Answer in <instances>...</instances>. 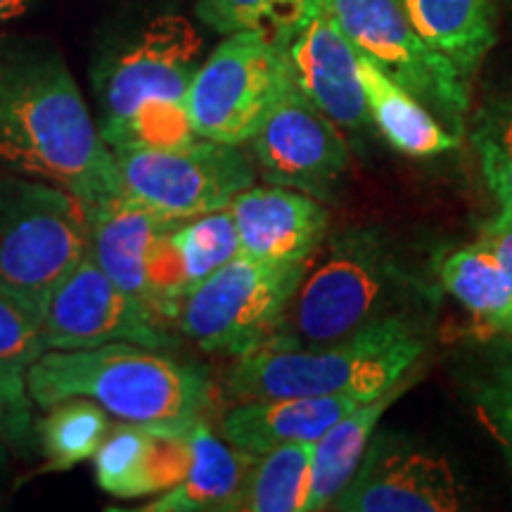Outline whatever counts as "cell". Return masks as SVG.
Segmentation results:
<instances>
[{
  "label": "cell",
  "mask_w": 512,
  "mask_h": 512,
  "mask_svg": "<svg viewBox=\"0 0 512 512\" xmlns=\"http://www.w3.org/2000/svg\"><path fill=\"white\" fill-rule=\"evenodd\" d=\"M323 10L358 53L430 107L448 131L463 136L470 112L467 79L418 34L403 0H323Z\"/></svg>",
  "instance_id": "obj_10"
},
{
  "label": "cell",
  "mask_w": 512,
  "mask_h": 512,
  "mask_svg": "<svg viewBox=\"0 0 512 512\" xmlns=\"http://www.w3.org/2000/svg\"><path fill=\"white\" fill-rule=\"evenodd\" d=\"M256 171L320 202H330L347 176L351 155L342 128L311 105L290 81L280 100L249 140Z\"/></svg>",
  "instance_id": "obj_12"
},
{
  "label": "cell",
  "mask_w": 512,
  "mask_h": 512,
  "mask_svg": "<svg viewBox=\"0 0 512 512\" xmlns=\"http://www.w3.org/2000/svg\"><path fill=\"white\" fill-rule=\"evenodd\" d=\"M467 392L484 430L491 434L512 470V337L494 339L467 377Z\"/></svg>",
  "instance_id": "obj_27"
},
{
  "label": "cell",
  "mask_w": 512,
  "mask_h": 512,
  "mask_svg": "<svg viewBox=\"0 0 512 512\" xmlns=\"http://www.w3.org/2000/svg\"><path fill=\"white\" fill-rule=\"evenodd\" d=\"M323 10V0H197V17L219 34L261 31L290 38Z\"/></svg>",
  "instance_id": "obj_28"
},
{
  "label": "cell",
  "mask_w": 512,
  "mask_h": 512,
  "mask_svg": "<svg viewBox=\"0 0 512 512\" xmlns=\"http://www.w3.org/2000/svg\"><path fill=\"white\" fill-rule=\"evenodd\" d=\"M465 489L451 463L403 434L375 432L347 489L330 510L339 512H456Z\"/></svg>",
  "instance_id": "obj_13"
},
{
  "label": "cell",
  "mask_w": 512,
  "mask_h": 512,
  "mask_svg": "<svg viewBox=\"0 0 512 512\" xmlns=\"http://www.w3.org/2000/svg\"><path fill=\"white\" fill-rule=\"evenodd\" d=\"M31 0H0V22H8L29 10Z\"/></svg>",
  "instance_id": "obj_33"
},
{
  "label": "cell",
  "mask_w": 512,
  "mask_h": 512,
  "mask_svg": "<svg viewBox=\"0 0 512 512\" xmlns=\"http://www.w3.org/2000/svg\"><path fill=\"white\" fill-rule=\"evenodd\" d=\"M287 43L261 31L228 34L200 64L188 91V117L197 138L245 145L290 86Z\"/></svg>",
  "instance_id": "obj_8"
},
{
  "label": "cell",
  "mask_w": 512,
  "mask_h": 512,
  "mask_svg": "<svg viewBox=\"0 0 512 512\" xmlns=\"http://www.w3.org/2000/svg\"><path fill=\"white\" fill-rule=\"evenodd\" d=\"M313 444H287L256 456L235 512H309Z\"/></svg>",
  "instance_id": "obj_24"
},
{
  "label": "cell",
  "mask_w": 512,
  "mask_h": 512,
  "mask_svg": "<svg viewBox=\"0 0 512 512\" xmlns=\"http://www.w3.org/2000/svg\"><path fill=\"white\" fill-rule=\"evenodd\" d=\"M240 252L266 261H309L328 238L323 202L283 185H249L230 202Z\"/></svg>",
  "instance_id": "obj_15"
},
{
  "label": "cell",
  "mask_w": 512,
  "mask_h": 512,
  "mask_svg": "<svg viewBox=\"0 0 512 512\" xmlns=\"http://www.w3.org/2000/svg\"><path fill=\"white\" fill-rule=\"evenodd\" d=\"M413 27L470 79L496 43L494 0H403Z\"/></svg>",
  "instance_id": "obj_22"
},
{
  "label": "cell",
  "mask_w": 512,
  "mask_h": 512,
  "mask_svg": "<svg viewBox=\"0 0 512 512\" xmlns=\"http://www.w3.org/2000/svg\"><path fill=\"white\" fill-rule=\"evenodd\" d=\"M361 403L366 401L347 394L242 401L223 415L221 437L254 456L287 444H313Z\"/></svg>",
  "instance_id": "obj_18"
},
{
  "label": "cell",
  "mask_w": 512,
  "mask_h": 512,
  "mask_svg": "<svg viewBox=\"0 0 512 512\" xmlns=\"http://www.w3.org/2000/svg\"><path fill=\"white\" fill-rule=\"evenodd\" d=\"M484 181L501 207L512 209V93L486 102L472 131Z\"/></svg>",
  "instance_id": "obj_29"
},
{
  "label": "cell",
  "mask_w": 512,
  "mask_h": 512,
  "mask_svg": "<svg viewBox=\"0 0 512 512\" xmlns=\"http://www.w3.org/2000/svg\"><path fill=\"white\" fill-rule=\"evenodd\" d=\"M256 463L254 453L240 451L221 434L197 422L190 430V467L176 486L164 491L145 512H235L249 472Z\"/></svg>",
  "instance_id": "obj_19"
},
{
  "label": "cell",
  "mask_w": 512,
  "mask_h": 512,
  "mask_svg": "<svg viewBox=\"0 0 512 512\" xmlns=\"http://www.w3.org/2000/svg\"><path fill=\"white\" fill-rule=\"evenodd\" d=\"M34 406L48 411L83 396L131 425L190 432L214 406L207 368L169 349L114 342L91 349H50L27 370Z\"/></svg>",
  "instance_id": "obj_2"
},
{
  "label": "cell",
  "mask_w": 512,
  "mask_h": 512,
  "mask_svg": "<svg viewBox=\"0 0 512 512\" xmlns=\"http://www.w3.org/2000/svg\"><path fill=\"white\" fill-rule=\"evenodd\" d=\"M411 380L413 377L408 373L403 380L384 389L380 396L361 403L342 420H337L323 437L313 441L309 512L330 510L335 498L347 489L363 456H366V448L370 439L375 437L384 411L399 399Z\"/></svg>",
  "instance_id": "obj_21"
},
{
  "label": "cell",
  "mask_w": 512,
  "mask_h": 512,
  "mask_svg": "<svg viewBox=\"0 0 512 512\" xmlns=\"http://www.w3.org/2000/svg\"><path fill=\"white\" fill-rule=\"evenodd\" d=\"M294 86L342 131L370 124L366 93L358 72V50L320 10L287 43Z\"/></svg>",
  "instance_id": "obj_14"
},
{
  "label": "cell",
  "mask_w": 512,
  "mask_h": 512,
  "mask_svg": "<svg viewBox=\"0 0 512 512\" xmlns=\"http://www.w3.org/2000/svg\"><path fill=\"white\" fill-rule=\"evenodd\" d=\"M427 339L420 318L394 316L320 347L266 342L230 363L223 392L233 403L347 394L370 401L413 373Z\"/></svg>",
  "instance_id": "obj_4"
},
{
  "label": "cell",
  "mask_w": 512,
  "mask_h": 512,
  "mask_svg": "<svg viewBox=\"0 0 512 512\" xmlns=\"http://www.w3.org/2000/svg\"><path fill=\"white\" fill-rule=\"evenodd\" d=\"M477 240H482L494 252L498 266H501L505 280H508L512 290V209L501 207L494 219L484 223Z\"/></svg>",
  "instance_id": "obj_32"
},
{
  "label": "cell",
  "mask_w": 512,
  "mask_h": 512,
  "mask_svg": "<svg viewBox=\"0 0 512 512\" xmlns=\"http://www.w3.org/2000/svg\"><path fill=\"white\" fill-rule=\"evenodd\" d=\"M190 432H166L121 422L95 453V477L114 498H143L169 491L188 475Z\"/></svg>",
  "instance_id": "obj_16"
},
{
  "label": "cell",
  "mask_w": 512,
  "mask_h": 512,
  "mask_svg": "<svg viewBox=\"0 0 512 512\" xmlns=\"http://www.w3.org/2000/svg\"><path fill=\"white\" fill-rule=\"evenodd\" d=\"M43 354L46 344L41 335V316L0 287V368L27 375Z\"/></svg>",
  "instance_id": "obj_30"
},
{
  "label": "cell",
  "mask_w": 512,
  "mask_h": 512,
  "mask_svg": "<svg viewBox=\"0 0 512 512\" xmlns=\"http://www.w3.org/2000/svg\"><path fill=\"white\" fill-rule=\"evenodd\" d=\"M0 169L46 178L91 207L121 195L114 152L67 62L36 38L0 36Z\"/></svg>",
  "instance_id": "obj_1"
},
{
  "label": "cell",
  "mask_w": 512,
  "mask_h": 512,
  "mask_svg": "<svg viewBox=\"0 0 512 512\" xmlns=\"http://www.w3.org/2000/svg\"><path fill=\"white\" fill-rule=\"evenodd\" d=\"M121 195L171 221L228 209L256 181L254 159L242 145L195 138L181 147H126L114 152Z\"/></svg>",
  "instance_id": "obj_9"
},
{
  "label": "cell",
  "mask_w": 512,
  "mask_h": 512,
  "mask_svg": "<svg viewBox=\"0 0 512 512\" xmlns=\"http://www.w3.org/2000/svg\"><path fill=\"white\" fill-rule=\"evenodd\" d=\"M171 252L188 297L211 273L240 254L238 228L230 209L178 223L171 233Z\"/></svg>",
  "instance_id": "obj_26"
},
{
  "label": "cell",
  "mask_w": 512,
  "mask_h": 512,
  "mask_svg": "<svg viewBox=\"0 0 512 512\" xmlns=\"http://www.w3.org/2000/svg\"><path fill=\"white\" fill-rule=\"evenodd\" d=\"M91 235V204L46 178L0 169V287L41 318L91 252Z\"/></svg>",
  "instance_id": "obj_6"
},
{
  "label": "cell",
  "mask_w": 512,
  "mask_h": 512,
  "mask_svg": "<svg viewBox=\"0 0 512 512\" xmlns=\"http://www.w3.org/2000/svg\"><path fill=\"white\" fill-rule=\"evenodd\" d=\"M178 223L181 221L166 219L145 204L119 195L93 207L91 256L112 283L155 311L147 271L159 240Z\"/></svg>",
  "instance_id": "obj_17"
},
{
  "label": "cell",
  "mask_w": 512,
  "mask_h": 512,
  "mask_svg": "<svg viewBox=\"0 0 512 512\" xmlns=\"http://www.w3.org/2000/svg\"><path fill=\"white\" fill-rule=\"evenodd\" d=\"M110 430V413L91 399L74 396L50 406L46 418L36 425L46 470L64 472L95 458Z\"/></svg>",
  "instance_id": "obj_25"
},
{
  "label": "cell",
  "mask_w": 512,
  "mask_h": 512,
  "mask_svg": "<svg viewBox=\"0 0 512 512\" xmlns=\"http://www.w3.org/2000/svg\"><path fill=\"white\" fill-rule=\"evenodd\" d=\"M202 41L188 19H152L107 64L98 81V131L112 152L126 147H181L197 138L188 117L190 83Z\"/></svg>",
  "instance_id": "obj_5"
},
{
  "label": "cell",
  "mask_w": 512,
  "mask_h": 512,
  "mask_svg": "<svg viewBox=\"0 0 512 512\" xmlns=\"http://www.w3.org/2000/svg\"><path fill=\"white\" fill-rule=\"evenodd\" d=\"M309 261L238 254L183 299L176 328L207 354L242 356L273 337Z\"/></svg>",
  "instance_id": "obj_7"
},
{
  "label": "cell",
  "mask_w": 512,
  "mask_h": 512,
  "mask_svg": "<svg viewBox=\"0 0 512 512\" xmlns=\"http://www.w3.org/2000/svg\"><path fill=\"white\" fill-rule=\"evenodd\" d=\"M358 72H361L370 121L389 147L418 159L437 157L458 147L460 136L448 131L430 107L422 105L411 91H406L380 64L363 53H358Z\"/></svg>",
  "instance_id": "obj_20"
},
{
  "label": "cell",
  "mask_w": 512,
  "mask_h": 512,
  "mask_svg": "<svg viewBox=\"0 0 512 512\" xmlns=\"http://www.w3.org/2000/svg\"><path fill=\"white\" fill-rule=\"evenodd\" d=\"M31 408L34 401L24 373L0 368V446L24 453L36 427Z\"/></svg>",
  "instance_id": "obj_31"
},
{
  "label": "cell",
  "mask_w": 512,
  "mask_h": 512,
  "mask_svg": "<svg viewBox=\"0 0 512 512\" xmlns=\"http://www.w3.org/2000/svg\"><path fill=\"white\" fill-rule=\"evenodd\" d=\"M41 335L46 351L91 349L114 342L150 349L178 347L169 323L112 283L91 252L50 294Z\"/></svg>",
  "instance_id": "obj_11"
},
{
  "label": "cell",
  "mask_w": 512,
  "mask_h": 512,
  "mask_svg": "<svg viewBox=\"0 0 512 512\" xmlns=\"http://www.w3.org/2000/svg\"><path fill=\"white\" fill-rule=\"evenodd\" d=\"M437 278L484 328L512 337V290L494 252L482 240L451 249L439 261Z\"/></svg>",
  "instance_id": "obj_23"
},
{
  "label": "cell",
  "mask_w": 512,
  "mask_h": 512,
  "mask_svg": "<svg viewBox=\"0 0 512 512\" xmlns=\"http://www.w3.org/2000/svg\"><path fill=\"white\" fill-rule=\"evenodd\" d=\"M434 290L399 259L377 230L351 228L325 238L268 342L320 347L377 320L420 318ZM266 344V342H264Z\"/></svg>",
  "instance_id": "obj_3"
}]
</instances>
